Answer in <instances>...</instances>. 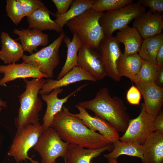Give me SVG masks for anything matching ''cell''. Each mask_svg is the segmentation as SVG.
Instances as JSON below:
<instances>
[{"mask_svg":"<svg viewBox=\"0 0 163 163\" xmlns=\"http://www.w3.org/2000/svg\"><path fill=\"white\" fill-rule=\"evenodd\" d=\"M133 2V0H94L92 8L98 12L115 10Z\"/></svg>","mask_w":163,"mask_h":163,"instance_id":"f546056e","label":"cell"},{"mask_svg":"<svg viewBox=\"0 0 163 163\" xmlns=\"http://www.w3.org/2000/svg\"><path fill=\"white\" fill-rule=\"evenodd\" d=\"M159 67L156 64L143 60L138 73L132 82L135 84L155 82Z\"/></svg>","mask_w":163,"mask_h":163,"instance_id":"f1b7e54d","label":"cell"},{"mask_svg":"<svg viewBox=\"0 0 163 163\" xmlns=\"http://www.w3.org/2000/svg\"><path fill=\"white\" fill-rule=\"evenodd\" d=\"M54 163H57V162L56 161Z\"/></svg>","mask_w":163,"mask_h":163,"instance_id":"60d3db41","label":"cell"},{"mask_svg":"<svg viewBox=\"0 0 163 163\" xmlns=\"http://www.w3.org/2000/svg\"><path fill=\"white\" fill-rule=\"evenodd\" d=\"M155 83L158 86L163 88V65L159 67Z\"/></svg>","mask_w":163,"mask_h":163,"instance_id":"8d00e7d4","label":"cell"},{"mask_svg":"<svg viewBox=\"0 0 163 163\" xmlns=\"http://www.w3.org/2000/svg\"><path fill=\"white\" fill-rule=\"evenodd\" d=\"M113 144L98 149H85L79 145L69 144L64 160L66 163H93L92 160L106 151H111Z\"/></svg>","mask_w":163,"mask_h":163,"instance_id":"d6986e66","label":"cell"},{"mask_svg":"<svg viewBox=\"0 0 163 163\" xmlns=\"http://www.w3.org/2000/svg\"><path fill=\"white\" fill-rule=\"evenodd\" d=\"M73 0H52L57 10V12L62 14L66 13L69 10Z\"/></svg>","mask_w":163,"mask_h":163,"instance_id":"e575fe53","label":"cell"},{"mask_svg":"<svg viewBox=\"0 0 163 163\" xmlns=\"http://www.w3.org/2000/svg\"><path fill=\"white\" fill-rule=\"evenodd\" d=\"M137 2L146 7H148L154 13L161 14L163 11V0H139Z\"/></svg>","mask_w":163,"mask_h":163,"instance_id":"836d02e7","label":"cell"},{"mask_svg":"<svg viewBox=\"0 0 163 163\" xmlns=\"http://www.w3.org/2000/svg\"><path fill=\"white\" fill-rule=\"evenodd\" d=\"M78 105L93 112L118 132L124 133L131 120L123 101L118 97H112L107 88L100 89L93 99L81 102Z\"/></svg>","mask_w":163,"mask_h":163,"instance_id":"7a4b0ae2","label":"cell"},{"mask_svg":"<svg viewBox=\"0 0 163 163\" xmlns=\"http://www.w3.org/2000/svg\"><path fill=\"white\" fill-rule=\"evenodd\" d=\"M0 37L2 44L0 59L6 65L16 63L24 55L21 44L4 31L2 32Z\"/></svg>","mask_w":163,"mask_h":163,"instance_id":"44dd1931","label":"cell"},{"mask_svg":"<svg viewBox=\"0 0 163 163\" xmlns=\"http://www.w3.org/2000/svg\"><path fill=\"white\" fill-rule=\"evenodd\" d=\"M50 14L52 13L45 6L34 11L27 17L28 29H35L41 31L52 30L61 33L62 28L51 19Z\"/></svg>","mask_w":163,"mask_h":163,"instance_id":"7402d4cb","label":"cell"},{"mask_svg":"<svg viewBox=\"0 0 163 163\" xmlns=\"http://www.w3.org/2000/svg\"><path fill=\"white\" fill-rule=\"evenodd\" d=\"M64 163H66V162L65 161H64Z\"/></svg>","mask_w":163,"mask_h":163,"instance_id":"b9f144b4","label":"cell"},{"mask_svg":"<svg viewBox=\"0 0 163 163\" xmlns=\"http://www.w3.org/2000/svg\"><path fill=\"white\" fill-rule=\"evenodd\" d=\"M13 33L18 36L17 40L20 41L24 51L31 54L38 46H46L49 43L48 35L37 29H14Z\"/></svg>","mask_w":163,"mask_h":163,"instance_id":"ffe728a7","label":"cell"},{"mask_svg":"<svg viewBox=\"0 0 163 163\" xmlns=\"http://www.w3.org/2000/svg\"><path fill=\"white\" fill-rule=\"evenodd\" d=\"M86 80L93 82L97 81L91 74L85 71L79 67H74L59 80L49 78L43 85L39 94H48L54 89L61 88L70 84Z\"/></svg>","mask_w":163,"mask_h":163,"instance_id":"e0dca14e","label":"cell"},{"mask_svg":"<svg viewBox=\"0 0 163 163\" xmlns=\"http://www.w3.org/2000/svg\"><path fill=\"white\" fill-rule=\"evenodd\" d=\"M63 41L67 48L66 59L57 80L61 79L72 68L77 66L78 52L83 44L78 37L75 34H73L72 40L69 37L66 36Z\"/></svg>","mask_w":163,"mask_h":163,"instance_id":"cb8c5ba5","label":"cell"},{"mask_svg":"<svg viewBox=\"0 0 163 163\" xmlns=\"http://www.w3.org/2000/svg\"><path fill=\"white\" fill-rule=\"evenodd\" d=\"M142 145V163H163V133L152 132Z\"/></svg>","mask_w":163,"mask_h":163,"instance_id":"ac0fdd59","label":"cell"},{"mask_svg":"<svg viewBox=\"0 0 163 163\" xmlns=\"http://www.w3.org/2000/svg\"><path fill=\"white\" fill-rule=\"evenodd\" d=\"M154 132L163 133V112L161 110L154 121Z\"/></svg>","mask_w":163,"mask_h":163,"instance_id":"d590c367","label":"cell"},{"mask_svg":"<svg viewBox=\"0 0 163 163\" xmlns=\"http://www.w3.org/2000/svg\"><path fill=\"white\" fill-rule=\"evenodd\" d=\"M75 106L79 113L74 115L81 119L90 129L94 132L98 131L112 144L119 140L118 132L107 122L97 116L91 115L86 109L78 104Z\"/></svg>","mask_w":163,"mask_h":163,"instance_id":"7c38bea8","label":"cell"},{"mask_svg":"<svg viewBox=\"0 0 163 163\" xmlns=\"http://www.w3.org/2000/svg\"><path fill=\"white\" fill-rule=\"evenodd\" d=\"M90 46L83 44L78 52L77 66L92 75L97 80L106 76L100 53Z\"/></svg>","mask_w":163,"mask_h":163,"instance_id":"8fae6325","label":"cell"},{"mask_svg":"<svg viewBox=\"0 0 163 163\" xmlns=\"http://www.w3.org/2000/svg\"><path fill=\"white\" fill-rule=\"evenodd\" d=\"M156 65L159 67L163 65V44L159 48L156 57Z\"/></svg>","mask_w":163,"mask_h":163,"instance_id":"74e56055","label":"cell"},{"mask_svg":"<svg viewBox=\"0 0 163 163\" xmlns=\"http://www.w3.org/2000/svg\"><path fill=\"white\" fill-rule=\"evenodd\" d=\"M94 0H73L70 8L65 14H60L57 12L52 13L56 18L54 21L62 28L70 20L92 8Z\"/></svg>","mask_w":163,"mask_h":163,"instance_id":"484cf974","label":"cell"},{"mask_svg":"<svg viewBox=\"0 0 163 163\" xmlns=\"http://www.w3.org/2000/svg\"><path fill=\"white\" fill-rule=\"evenodd\" d=\"M162 44L163 34L161 33L143 40L138 54L143 60L156 64V56Z\"/></svg>","mask_w":163,"mask_h":163,"instance_id":"83f0119b","label":"cell"},{"mask_svg":"<svg viewBox=\"0 0 163 163\" xmlns=\"http://www.w3.org/2000/svg\"><path fill=\"white\" fill-rule=\"evenodd\" d=\"M155 119L145 111L143 103L138 116L131 119L128 127L119 140L121 142L142 145L148 137L154 132Z\"/></svg>","mask_w":163,"mask_h":163,"instance_id":"9c48e42d","label":"cell"},{"mask_svg":"<svg viewBox=\"0 0 163 163\" xmlns=\"http://www.w3.org/2000/svg\"><path fill=\"white\" fill-rule=\"evenodd\" d=\"M66 36L62 31L49 45L29 56L24 55L22 58L23 62L35 66L48 78H52L54 69L60 63L59 49Z\"/></svg>","mask_w":163,"mask_h":163,"instance_id":"52a82bcc","label":"cell"},{"mask_svg":"<svg viewBox=\"0 0 163 163\" xmlns=\"http://www.w3.org/2000/svg\"><path fill=\"white\" fill-rule=\"evenodd\" d=\"M7 107V102L2 100L0 98V112L2 111L3 108H6Z\"/></svg>","mask_w":163,"mask_h":163,"instance_id":"f35d334b","label":"cell"},{"mask_svg":"<svg viewBox=\"0 0 163 163\" xmlns=\"http://www.w3.org/2000/svg\"><path fill=\"white\" fill-rule=\"evenodd\" d=\"M43 130L39 123L30 124L18 129L8 155L17 163L29 160L31 163H39L28 155L29 150L37 142Z\"/></svg>","mask_w":163,"mask_h":163,"instance_id":"8992f818","label":"cell"},{"mask_svg":"<svg viewBox=\"0 0 163 163\" xmlns=\"http://www.w3.org/2000/svg\"></svg>","mask_w":163,"mask_h":163,"instance_id":"7bdbcfd3","label":"cell"},{"mask_svg":"<svg viewBox=\"0 0 163 163\" xmlns=\"http://www.w3.org/2000/svg\"><path fill=\"white\" fill-rule=\"evenodd\" d=\"M25 16H30L38 9L45 6L41 1L37 0H18Z\"/></svg>","mask_w":163,"mask_h":163,"instance_id":"1f68e13d","label":"cell"},{"mask_svg":"<svg viewBox=\"0 0 163 163\" xmlns=\"http://www.w3.org/2000/svg\"><path fill=\"white\" fill-rule=\"evenodd\" d=\"M143 59L138 53L126 55L122 53L117 64V69L121 77L125 76L132 81L138 73Z\"/></svg>","mask_w":163,"mask_h":163,"instance_id":"d4e9b609","label":"cell"},{"mask_svg":"<svg viewBox=\"0 0 163 163\" xmlns=\"http://www.w3.org/2000/svg\"><path fill=\"white\" fill-rule=\"evenodd\" d=\"M69 144L50 127L43 132L33 148L41 156L42 163H54L59 157L66 158Z\"/></svg>","mask_w":163,"mask_h":163,"instance_id":"ba28073f","label":"cell"},{"mask_svg":"<svg viewBox=\"0 0 163 163\" xmlns=\"http://www.w3.org/2000/svg\"><path fill=\"white\" fill-rule=\"evenodd\" d=\"M103 12L91 8L70 20L66 25L72 33L78 37L82 44L98 50L100 42L105 37L99 23Z\"/></svg>","mask_w":163,"mask_h":163,"instance_id":"277c9868","label":"cell"},{"mask_svg":"<svg viewBox=\"0 0 163 163\" xmlns=\"http://www.w3.org/2000/svg\"><path fill=\"white\" fill-rule=\"evenodd\" d=\"M133 24L144 40L162 33L163 17L161 14L154 13L149 9L135 19Z\"/></svg>","mask_w":163,"mask_h":163,"instance_id":"9a60e30c","label":"cell"},{"mask_svg":"<svg viewBox=\"0 0 163 163\" xmlns=\"http://www.w3.org/2000/svg\"><path fill=\"white\" fill-rule=\"evenodd\" d=\"M98 50L106 76L116 81H120L121 77L117 70V64L123 53L115 37H105L100 42Z\"/></svg>","mask_w":163,"mask_h":163,"instance_id":"30bf717a","label":"cell"},{"mask_svg":"<svg viewBox=\"0 0 163 163\" xmlns=\"http://www.w3.org/2000/svg\"><path fill=\"white\" fill-rule=\"evenodd\" d=\"M115 37L119 43L124 44L123 53L126 55L138 53L143 40L135 28L128 26L119 30Z\"/></svg>","mask_w":163,"mask_h":163,"instance_id":"603a6c76","label":"cell"},{"mask_svg":"<svg viewBox=\"0 0 163 163\" xmlns=\"http://www.w3.org/2000/svg\"><path fill=\"white\" fill-rule=\"evenodd\" d=\"M113 149L109 153L104 155L105 158L117 159L120 156L126 155L139 158H143L142 145L136 143L122 142L117 140L112 143Z\"/></svg>","mask_w":163,"mask_h":163,"instance_id":"4316f807","label":"cell"},{"mask_svg":"<svg viewBox=\"0 0 163 163\" xmlns=\"http://www.w3.org/2000/svg\"><path fill=\"white\" fill-rule=\"evenodd\" d=\"M108 160V163H119L117 161V159H109Z\"/></svg>","mask_w":163,"mask_h":163,"instance_id":"ab89813d","label":"cell"},{"mask_svg":"<svg viewBox=\"0 0 163 163\" xmlns=\"http://www.w3.org/2000/svg\"><path fill=\"white\" fill-rule=\"evenodd\" d=\"M6 10L8 16L16 25L25 17L18 0H7Z\"/></svg>","mask_w":163,"mask_h":163,"instance_id":"4dcf8cb0","label":"cell"},{"mask_svg":"<svg viewBox=\"0 0 163 163\" xmlns=\"http://www.w3.org/2000/svg\"><path fill=\"white\" fill-rule=\"evenodd\" d=\"M51 127L69 144L94 149L112 144L102 135L90 129L65 106L55 115Z\"/></svg>","mask_w":163,"mask_h":163,"instance_id":"6da1fadb","label":"cell"},{"mask_svg":"<svg viewBox=\"0 0 163 163\" xmlns=\"http://www.w3.org/2000/svg\"><path fill=\"white\" fill-rule=\"evenodd\" d=\"M86 85L87 84H85L80 86L69 95L61 99L59 98L58 96L59 94L63 91L62 88L54 89L48 94H41L42 99L47 104L46 110L43 118V122L42 125L43 131L51 127L55 115L62 110L63 105L68 101L69 99Z\"/></svg>","mask_w":163,"mask_h":163,"instance_id":"5bb4252c","label":"cell"},{"mask_svg":"<svg viewBox=\"0 0 163 163\" xmlns=\"http://www.w3.org/2000/svg\"><path fill=\"white\" fill-rule=\"evenodd\" d=\"M146 10V7L140 3L133 2L117 9L103 12L99 23L105 37L112 36L115 30L128 26L132 20L145 12Z\"/></svg>","mask_w":163,"mask_h":163,"instance_id":"5b68a950","label":"cell"},{"mask_svg":"<svg viewBox=\"0 0 163 163\" xmlns=\"http://www.w3.org/2000/svg\"><path fill=\"white\" fill-rule=\"evenodd\" d=\"M26 84L24 91L18 96L20 106L15 125L18 129L30 124L39 123V113L42 102L38 94L46 80L43 78H34L31 80L24 79Z\"/></svg>","mask_w":163,"mask_h":163,"instance_id":"3957f363","label":"cell"},{"mask_svg":"<svg viewBox=\"0 0 163 163\" xmlns=\"http://www.w3.org/2000/svg\"><path fill=\"white\" fill-rule=\"evenodd\" d=\"M135 85L143 96L145 111L155 119L161 110L163 103V88L155 82Z\"/></svg>","mask_w":163,"mask_h":163,"instance_id":"2e32d148","label":"cell"},{"mask_svg":"<svg viewBox=\"0 0 163 163\" xmlns=\"http://www.w3.org/2000/svg\"><path fill=\"white\" fill-rule=\"evenodd\" d=\"M141 98V94L139 89L132 85L127 91L126 99L127 102L133 105L139 104Z\"/></svg>","mask_w":163,"mask_h":163,"instance_id":"d6a6232c","label":"cell"},{"mask_svg":"<svg viewBox=\"0 0 163 163\" xmlns=\"http://www.w3.org/2000/svg\"><path fill=\"white\" fill-rule=\"evenodd\" d=\"M0 73L4 74L3 77L0 79V86H6V83L18 78H48L35 66L23 62L20 64L0 65Z\"/></svg>","mask_w":163,"mask_h":163,"instance_id":"4fadbf2b","label":"cell"}]
</instances>
